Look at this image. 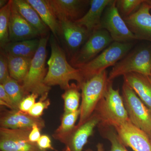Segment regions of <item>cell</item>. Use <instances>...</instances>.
I'll use <instances>...</instances> for the list:
<instances>
[{
    "label": "cell",
    "mask_w": 151,
    "mask_h": 151,
    "mask_svg": "<svg viewBox=\"0 0 151 151\" xmlns=\"http://www.w3.org/2000/svg\"><path fill=\"white\" fill-rule=\"evenodd\" d=\"M50 44L51 54L47 62L48 68L45 78V84L50 87L58 85L61 89L65 90L70 87V81L75 80L79 88L84 81L80 70L68 63L64 52L54 36L51 37Z\"/></svg>",
    "instance_id": "cell-1"
},
{
    "label": "cell",
    "mask_w": 151,
    "mask_h": 151,
    "mask_svg": "<svg viewBox=\"0 0 151 151\" xmlns=\"http://www.w3.org/2000/svg\"><path fill=\"white\" fill-rule=\"evenodd\" d=\"M59 21L74 22L80 19L84 7L88 1L81 0H47Z\"/></svg>",
    "instance_id": "cell-16"
},
{
    "label": "cell",
    "mask_w": 151,
    "mask_h": 151,
    "mask_svg": "<svg viewBox=\"0 0 151 151\" xmlns=\"http://www.w3.org/2000/svg\"><path fill=\"white\" fill-rule=\"evenodd\" d=\"M102 125L105 127L103 129L104 136L111 143L110 151H128L114 127L104 124H102Z\"/></svg>",
    "instance_id": "cell-28"
},
{
    "label": "cell",
    "mask_w": 151,
    "mask_h": 151,
    "mask_svg": "<svg viewBox=\"0 0 151 151\" xmlns=\"http://www.w3.org/2000/svg\"><path fill=\"white\" fill-rule=\"evenodd\" d=\"M50 104V100L49 99L45 100H40L35 103L28 113L34 118H40L44 111L47 109Z\"/></svg>",
    "instance_id": "cell-30"
},
{
    "label": "cell",
    "mask_w": 151,
    "mask_h": 151,
    "mask_svg": "<svg viewBox=\"0 0 151 151\" xmlns=\"http://www.w3.org/2000/svg\"><path fill=\"white\" fill-rule=\"evenodd\" d=\"M10 77L9 73L7 57L2 50L0 55V83L2 84Z\"/></svg>",
    "instance_id": "cell-31"
},
{
    "label": "cell",
    "mask_w": 151,
    "mask_h": 151,
    "mask_svg": "<svg viewBox=\"0 0 151 151\" xmlns=\"http://www.w3.org/2000/svg\"><path fill=\"white\" fill-rule=\"evenodd\" d=\"M79 89L77 85L71 84L69 88L65 90V92L62 94V98L64 101V113H72L79 109L81 97Z\"/></svg>",
    "instance_id": "cell-26"
},
{
    "label": "cell",
    "mask_w": 151,
    "mask_h": 151,
    "mask_svg": "<svg viewBox=\"0 0 151 151\" xmlns=\"http://www.w3.org/2000/svg\"><path fill=\"white\" fill-rule=\"evenodd\" d=\"M40 39L9 42L2 50L7 55L32 58L39 46Z\"/></svg>",
    "instance_id": "cell-21"
},
{
    "label": "cell",
    "mask_w": 151,
    "mask_h": 151,
    "mask_svg": "<svg viewBox=\"0 0 151 151\" xmlns=\"http://www.w3.org/2000/svg\"><path fill=\"white\" fill-rule=\"evenodd\" d=\"M32 129H14L1 127V151H40L37 143L29 141Z\"/></svg>",
    "instance_id": "cell-10"
},
{
    "label": "cell",
    "mask_w": 151,
    "mask_h": 151,
    "mask_svg": "<svg viewBox=\"0 0 151 151\" xmlns=\"http://www.w3.org/2000/svg\"><path fill=\"white\" fill-rule=\"evenodd\" d=\"M6 55L10 76L22 83L28 72L32 58Z\"/></svg>",
    "instance_id": "cell-24"
},
{
    "label": "cell",
    "mask_w": 151,
    "mask_h": 151,
    "mask_svg": "<svg viewBox=\"0 0 151 151\" xmlns=\"http://www.w3.org/2000/svg\"><path fill=\"white\" fill-rule=\"evenodd\" d=\"M37 12L42 20L51 31L54 37L60 36L59 21L57 18L47 0H27Z\"/></svg>",
    "instance_id": "cell-20"
},
{
    "label": "cell",
    "mask_w": 151,
    "mask_h": 151,
    "mask_svg": "<svg viewBox=\"0 0 151 151\" xmlns=\"http://www.w3.org/2000/svg\"><path fill=\"white\" fill-rule=\"evenodd\" d=\"M145 1L144 0H118L116 1V6L119 12H120L125 17H127L134 13L133 12L139 8Z\"/></svg>",
    "instance_id": "cell-29"
},
{
    "label": "cell",
    "mask_w": 151,
    "mask_h": 151,
    "mask_svg": "<svg viewBox=\"0 0 151 151\" xmlns=\"http://www.w3.org/2000/svg\"><path fill=\"white\" fill-rule=\"evenodd\" d=\"M37 94L32 93L28 94L23 99L20 104L19 110L24 113H28L36 103L38 97Z\"/></svg>",
    "instance_id": "cell-32"
},
{
    "label": "cell",
    "mask_w": 151,
    "mask_h": 151,
    "mask_svg": "<svg viewBox=\"0 0 151 151\" xmlns=\"http://www.w3.org/2000/svg\"><path fill=\"white\" fill-rule=\"evenodd\" d=\"M0 104L1 106L7 107L10 110H17L13 102L7 94L2 84H0Z\"/></svg>",
    "instance_id": "cell-33"
},
{
    "label": "cell",
    "mask_w": 151,
    "mask_h": 151,
    "mask_svg": "<svg viewBox=\"0 0 151 151\" xmlns=\"http://www.w3.org/2000/svg\"><path fill=\"white\" fill-rule=\"evenodd\" d=\"M41 129L37 124L33 126L32 129L30 132L29 138V141L32 142L37 143L41 137Z\"/></svg>",
    "instance_id": "cell-35"
},
{
    "label": "cell",
    "mask_w": 151,
    "mask_h": 151,
    "mask_svg": "<svg viewBox=\"0 0 151 151\" xmlns=\"http://www.w3.org/2000/svg\"><path fill=\"white\" fill-rule=\"evenodd\" d=\"M101 122L100 116L95 112L84 124L76 126L64 144L63 151H82L94 128Z\"/></svg>",
    "instance_id": "cell-13"
},
{
    "label": "cell",
    "mask_w": 151,
    "mask_h": 151,
    "mask_svg": "<svg viewBox=\"0 0 151 151\" xmlns=\"http://www.w3.org/2000/svg\"><path fill=\"white\" fill-rule=\"evenodd\" d=\"M12 0L0 9V45L3 48L10 42L9 35V24Z\"/></svg>",
    "instance_id": "cell-27"
},
{
    "label": "cell",
    "mask_w": 151,
    "mask_h": 151,
    "mask_svg": "<svg viewBox=\"0 0 151 151\" xmlns=\"http://www.w3.org/2000/svg\"><path fill=\"white\" fill-rule=\"evenodd\" d=\"M148 2L150 6L151 9V1H148Z\"/></svg>",
    "instance_id": "cell-39"
},
{
    "label": "cell",
    "mask_w": 151,
    "mask_h": 151,
    "mask_svg": "<svg viewBox=\"0 0 151 151\" xmlns=\"http://www.w3.org/2000/svg\"><path fill=\"white\" fill-rule=\"evenodd\" d=\"M40 151H47L46 150H40Z\"/></svg>",
    "instance_id": "cell-40"
},
{
    "label": "cell",
    "mask_w": 151,
    "mask_h": 151,
    "mask_svg": "<svg viewBox=\"0 0 151 151\" xmlns=\"http://www.w3.org/2000/svg\"><path fill=\"white\" fill-rule=\"evenodd\" d=\"M35 124L37 125L41 130L45 126V122L41 118H34L19 110H6L1 113L0 126L1 128L29 129Z\"/></svg>",
    "instance_id": "cell-14"
},
{
    "label": "cell",
    "mask_w": 151,
    "mask_h": 151,
    "mask_svg": "<svg viewBox=\"0 0 151 151\" xmlns=\"http://www.w3.org/2000/svg\"><path fill=\"white\" fill-rule=\"evenodd\" d=\"M147 78L148 80V81H150V83L151 84V71L150 75L149 77H147Z\"/></svg>",
    "instance_id": "cell-38"
},
{
    "label": "cell",
    "mask_w": 151,
    "mask_h": 151,
    "mask_svg": "<svg viewBox=\"0 0 151 151\" xmlns=\"http://www.w3.org/2000/svg\"><path fill=\"white\" fill-rule=\"evenodd\" d=\"M37 144L40 150H46L47 149H50L56 151V150L52 147L51 139L47 135H42Z\"/></svg>",
    "instance_id": "cell-34"
},
{
    "label": "cell",
    "mask_w": 151,
    "mask_h": 151,
    "mask_svg": "<svg viewBox=\"0 0 151 151\" xmlns=\"http://www.w3.org/2000/svg\"><path fill=\"white\" fill-rule=\"evenodd\" d=\"M80 114V108L75 112L63 113L60 125L52 134L53 138L65 144L68 138L75 128L76 123Z\"/></svg>",
    "instance_id": "cell-23"
},
{
    "label": "cell",
    "mask_w": 151,
    "mask_h": 151,
    "mask_svg": "<svg viewBox=\"0 0 151 151\" xmlns=\"http://www.w3.org/2000/svg\"><path fill=\"white\" fill-rule=\"evenodd\" d=\"M133 46L131 42H113L94 59L78 68L84 80L114 66L127 55Z\"/></svg>",
    "instance_id": "cell-4"
},
{
    "label": "cell",
    "mask_w": 151,
    "mask_h": 151,
    "mask_svg": "<svg viewBox=\"0 0 151 151\" xmlns=\"http://www.w3.org/2000/svg\"><path fill=\"white\" fill-rule=\"evenodd\" d=\"M59 23L60 35L62 36L70 51L77 52L86 39L89 38L90 33L85 28L73 22L62 21H59Z\"/></svg>",
    "instance_id": "cell-17"
},
{
    "label": "cell",
    "mask_w": 151,
    "mask_h": 151,
    "mask_svg": "<svg viewBox=\"0 0 151 151\" xmlns=\"http://www.w3.org/2000/svg\"><path fill=\"white\" fill-rule=\"evenodd\" d=\"M101 119L100 123L114 127L129 121L123 97L110 81L105 95L95 110Z\"/></svg>",
    "instance_id": "cell-5"
},
{
    "label": "cell",
    "mask_w": 151,
    "mask_h": 151,
    "mask_svg": "<svg viewBox=\"0 0 151 151\" xmlns=\"http://www.w3.org/2000/svg\"><path fill=\"white\" fill-rule=\"evenodd\" d=\"M2 84L12 100L16 109L19 110V106L22 100L28 95L23 86L19 81L11 77Z\"/></svg>",
    "instance_id": "cell-25"
},
{
    "label": "cell",
    "mask_w": 151,
    "mask_h": 151,
    "mask_svg": "<svg viewBox=\"0 0 151 151\" xmlns=\"http://www.w3.org/2000/svg\"><path fill=\"white\" fill-rule=\"evenodd\" d=\"M151 49L141 47L131 52L113 66L108 76V80L128 73H135L146 77L150 75Z\"/></svg>",
    "instance_id": "cell-6"
},
{
    "label": "cell",
    "mask_w": 151,
    "mask_h": 151,
    "mask_svg": "<svg viewBox=\"0 0 151 151\" xmlns=\"http://www.w3.org/2000/svg\"><path fill=\"white\" fill-rule=\"evenodd\" d=\"M107 9L101 20L100 29L107 30L113 42H130L137 40L121 17L116 6V1H113Z\"/></svg>",
    "instance_id": "cell-9"
},
{
    "label": "cell",
    "mask_w": 151,
    "mask_h": 151,
    "mask_svg": "<svg viewBox=\"0 0 151 151\" xmlns=\"http://www.w3.org/2000/svg\"><path fill=\"white\" fill-rule=\"evenodd\" d=\"M9 1H6V0H1L0 1V8L1 9L4 7L8 3Z\"/></svg>",
    "instance_id": "cell-37"
},
{
    "label": "cell",
    "mask_w": 151,
    "mask_h": 151,
    "mask_svg": "<svg viewBox=\"0 0 151 151\" xmlns=\"http://www.w3.org/2000/svg\"><path fill=\"white\" fill-rule=\"evenodd\" d=\"M111 0H92L90 7L84 15L74 22L76 24L83 27L91 35L96 30L100 29L103 12L112 2Z\"/></svg>",
    "instance_id": "cell-18"
},
{
    "label": "cell",
    "mask_w": 151,
    "mask_h": 151,
    "mask_svg": "<svg viewBox=\"0 0 151 151\" xmlns=\"http://www.w3.org/2000/svg\"><path fill=\"white\" fill-rule=\"evenodd\" d=\"M113 42L110 34L106 30L94 31L84 45L73 55L70 64L78 68L95 58Z\"/></svg>",
    "instance_id": "cell-8"
},
{
    "label": "cell",
    "mask_w": 151,
    "mask_h": 151,
    "mask_svg": "<svg viewBox=\"0 0 151 151\" xmlns=\"http://www.w3.org/2000/svg\"><path fill=\"white\" fill-rule=\"evenodd\" d=\"M122 97L130 121L151 138V112L133 89L124 82Z\"/></svg>",
    "instance_id": "cell-7"
},
{
    "label": "cell",
    "mask_w": 151,
    "mask_h": 151,
    "mask_svg": "<svg viewBox=\"0 0 151 151\" xmlns=\"http://www.w3.org/2000/svg\"><path fill=\"white\" fill-rule=\"evenodd\" d=\"M124 82L133 89L151 112V84L144 76L138 73L124 76Z\"/></svg>",
    "instance_id": "cell-19"
},
{
    "label": "cell",
    "mask_w": 151,
    "mask_h": 151,
    "mask_svg": "<svg viewBox=\"0 0 151 151\" xmlns=\"http://www.w3.org/2000/svg\"><path fill=\"white\" fill-rule=\"evenodd\" d=\"M19 13L38 32L40 35H45L47 27L44 23L37 12L25 0H12Z\"/></svg>",
    "instance_id": "cell-22"
},
{
    "label": "cell",
    "mask_w": 151,
    "mask_h": 151,
    "mask_svg": "<svg viewBox=\"0 0 151 151\" xmlns=\"http://www.w3.org/2000/svg\"><path fill=\"white\" fill-rule=\"evenodd\" d=\"M48 37L40 39L38 48L31 60L29 70L22 82L25 91L28 95L34 93L40 97V100L47 99L51 87L46 85L44 79L46 76L45 68L46 59V46Z\"/></svg>",
    "instance_id": "cell-2"
},
{
    "label": "cell",
    "mask_w": 151,
    "mask_h": 151,
    "mask_svg": "<svg viewBox=\"0 0 151 151\" xmlns=\"http://www.w3.org/2000/svg\"><path fill=\"white\" fill-rule=\"evenodd\" d=\"M113 127L125 146L130 147L134 151H151L149 136L130 120Z\"/></svg>",
    "instance_id": "cell-11"
},
{
    "label": "cell",
    "mask_w": 151,
    "mask_h": 151,
    "mask_svg": "<svg viewBox=\"0 0 151 151\" xmlns=\"http://www.w3.org/2000/svg\"><path fill=\"white\" fill-rule=\"evenodd\" d=\"M9 35L10 41L12 42L33 39L40 35L38 32L19 13L13 1L9 24Z\"/></svg>",
    "instance_id": "cell-15"
},
{
    "label": "cell",
    "mask_w": 151,
    "mask_h": 151,
    "mask_svg": "<svg viewBox=\"0 0 151 151\" xmlns=\"http://www.w3.org/2000/svg\"><path fill=\"white\" fill-rule=\"evenodd\" d=\"M150 10L148 1H146L137 10L124 19L137 40L151 41Z\"/></svg>",
    "instance_id": "cell-12"
},
{
    "label": "cell",
    "mask_w": 151,
    "mask_h": 151,
    "mask_svg": "<svg viewBox=\"0 0 151 151\" xmlns=\"http://www.w3.org/2000/svg\"><path fill=\"white\" fill-rule=\"evenodd\" d=\"M86 151H93L91 150H88ZM97 151H105L103 144L98 143L97 145Z\"/></svg>",
    "instance_id": "cell-36"
},
{
    "label": "cell",
    "mask_w": 151,
    "mask_h": 151,
    "mask_svg": "<svg viewBox=\"0 0 151 151\" xmlns=\"http://www.w3.org/2000/svg\"><path fill=\"white\" fill-rule=\"evenodd\" d=\"M150 141H151V138H150Z\"/></svg>",
    "instance_id": "cell-41"
},
{
    "label": "cell",
    "mask_w": 151,
    "mask_h": 151,
    "mask_svg": "<svg viewBox=\"0 0 151 151\" xmlns=\"http://www.w3.org/2000/svg\"><path fill=\"white\" fill-rule=\"evenodd\" d=\"M109 82L106 70L85 79L82 82L79 87L81 90L80 114L76 126L82 125L92 116L98 103L104 97Z\"/></svg>",
    "instance_id": "cell-3"
}]
</instances>
